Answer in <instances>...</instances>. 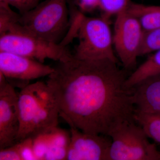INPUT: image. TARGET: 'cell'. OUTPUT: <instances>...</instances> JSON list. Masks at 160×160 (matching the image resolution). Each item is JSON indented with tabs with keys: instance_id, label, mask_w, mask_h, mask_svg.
I'll return each instance as SVG.
<instances>
[{
	"instance_id": "23",
	"label": "cell",
	"mask_w": 160,
	"mask_h": 160,
	"mask_svg": "<svg viewBox=\"0 0 160 160\" xmlns=\"http://www.w3.org/2000/svg\"><path fill=\"white\" fill-rule=\"evenodd\" d=\"M3 3H8L6 2V0H0V4Z\"/></svg>"
},
{
	"instance_id": "22",
	"label": "cell",
	"mask_w": 160,
	"mask_h": 160,
	"mask_svg": "<svg viewBox=\"0 0 160 160\" xmlns=\"http://www.w3.org/2000/svg\"><path fill=\"white\" fill-rule=\"evenodd\" d=\"M99 1V0H74L73 3L77 5L82 11H90L98 8Z\"/></svg>"
},
{
	"instance_id": "13",
	"label": "cell",
	"mask_w": 160,
	"mask_h": 160,
	"mask_svg": "<svg viewBox=\"0 0 160 160\" xmlns=\"http://www.w3.org/2000/svg\"><path fill=\"white\" fill-rule=\"evenodd\" d=\"M127 10L139 20L144 31L160 28V6L130 3Z\"/></svg>"
},
{
	"instance_id": "14",
	"label": "cell",
	"mask_w": 160,
	"mask_h": 160,
	"mask_svg": "<svg viewBox=\"0 0 160 160\" xmlns=\"http://www.w3.org/2000/svg\"><path fill=\"white\" fill-rule=\"evenodd\" d=\"M160 73V49L138 67L133 73L127 78L126 86L132 89L143 80Z\"/></svg>"
},
{
	"instance_id": "20",
	"label": "cell",
	"mask_w": 160,
	"mask_h": 160,
	"mask_svg": "<svg viewBox=\"0 0 160 160\" xmlns=\"http://www.w3.org/2000/svg\"><path fill=\"white\" fill-rule=\"evenodd\" d=\"M10 6L17 9L21 14L34 8L39 4L40 0H6Z\"/></svg>"
},
{
	"instance_id": "2",
	"label": "cell",
	"mask_w": 160,
	"mask_h": 160,
	"mask_svg": "<svg viewBox=\"0 0 160 160\" xmlns=\"http://www.w3.org/2000/svg\"><path fill=\"white\" fill-rule=\"evenodd\" d=\"M71 33L64 38L66 43L77 37L78 43L73 55L82 60L108 59L117 63L112 49L113 39L110 27L104 18H89L77 11Z\"/></svg>"
},
{
	"instance_id": "18",
	"label": "cell",
	"mask_w": 160,
	"mask_h": 160,
	"mask_svg": "<svg viewBox=\"0 0 160 160\" xmlns=\"http://www.w3.org/2000/svg\"><path fill=\"white\" fill-rule=\"evenodd\" d=\"M130 4L129 0H99L98 7L104 12V18H106L125 11Z\"/></svg>"
},
{
	"instance_id": "17",
	"label": "cell",
	"mask_w": 160,
	"mask_h": 160,
	"mask_svg": "<svg viewBox=\"0 0 160 160\" xmlns=\"http://www.w3.org/2000/svg\"><path fill=\"white\" fill-rule=\"evenodd\" d=\"M160 49V28L144 31L139 52L144 55Z\"/></svg>"
},
{
	"instance_id": "3",
	"label": "cell",
	"mask_w": 160,
	"mask_h": 160,
	"mask_svg": "<svg viewBox=\"0 0 160 160\" xmlns=\"http://www.w3.org/2000/svg\"><path fill=\"white\" fill-rule=\"evenodd\" d=\"M69 0H45L21 14L19 24L36 36L59 44L69 27Z\"/></svg>"
},
{
	"instance_id": "10",
	"label": "cell",
	"mask_w": 160,
	"mask_h": 160,
	"mask_svg": "<svg viewBox=\"0 0 160 160\" xmlns=\"http://www.w3.org/2000/svg\"><path fill=\"white\" fill-rule=\"evenodd\" d=\"M40 82L29 84L18 94L19 128L16 143L31 137L32 126L38 110Z\"/></svg>"
},
{
	"instance_id": "6",
	"label": "cell",
	"mask_w": 160,
	"mask_h": 160,
	"mask_svg": "<svg viewBox=\"0 0 160 160\" xmlns=\"http://www.w3.org/2000/svg\"><path fill=\"white\" fill-rule=\"evenodd\" d=\"M144 32L139 20L127 9L117 15L113 44L126 69L136 66Z\"/></svg>"
},
{
	"instance_id": "1",
	"label": "cell",
	"mask_w": 160,
	"mask_h": 160,
	"mask_svg": "<svg viewBox=\"0 0 160 160\" xmlns=\"http://www.w3.org/2000/svg\"><path fill=\"white\" fill-rule=\"evenodd\" d=\"M46 82L60 116L70 127L90 134L109 135L116 127L135 122L132 89L126 73L108 59L72 56L59 61Z\"/></svg>"
},
{
	"instance_id": "5",
	"label": "cell",
	"mask_w": 160,
	"mask_h": 160,
	"mask_svg": "<svg viewBox=\"0 0 160 160\" xmlns=\"http://www.w3.org/2000/svg\"><path fill=\"white\" fill-rule=\"evenodd\" d=\"M136 122L122 123L109 132L108 160H160V151Z\"/></svg>"
},
{
	"instance_id": "11",
	"label": "cell",
	"mask_w": 160,
	"mask_h": 160,
	"mask_svg": "<svg viewBox=\"0 0 160 160\" xmlns=\"http://www.w3.org/2000/svg\"><path fill=\"white\" fill-rule=\"evenodd\" d=\"M132 89L136 110L160 114V73L143 80Z\"/></svg>"
},
{
	"instance_id": "19",
	"label": "cell",
	"mask_w": 160,
	"mask_h": 160,
	"mask_svg": "<svg viewBox=\"0 0 160 160\" xmlns=\"http://www.w3.org/2000/svg\"><path fill=\"white\" fill-rule=\"evenodd\" d=\"M18 142L19 146L22 160H36L33 150L32 138H27Z\"/></svg>"
},
{
	"instance_id": "15",
	"label": "cell",
	"mask_w": 160,
	"mask_h": 160,
	"mask_svg": "<svg viewBox=\"0 0 160 160\" xmlns=\"http://www.w3.org/2000/svg\"><path fill=\"white\" fill-rule=\"evenodd\" d=\"M134 118L136 122L142 127L148 137L160 143V114L135 110Z\"/></svg>"
},
{
	"instance_id": "8",
	"label": "cell",
	"mask_w": 160,
	"mask_h": 160,
	"mask_svg": "<svg viewBox=\"0 0 160 160\" xmlns=\"http://www.w3.org/2000/svg\"><path fill=\"white\" fill-rule=\"evenodd\" d=\"M53 67L37 60L8 52L0 51V72L7 79L29 85V81L48 76L53 71Z\"/></svg>"
},
{
	"instance_id": "21",
	"label": "cell",
	"mask_w": 160,
	"mask_h": 160,
	"mask_svg": "<svg viewBox=\"0 0 160 160\" xmlns=\"http://www.w3.org/2000/svg\"><path fill=\"white\" fill-rule=\"evenodd\" d=\"M0 160H22L18 143L0 149Z\"/></svg>"
},
{
	"instance_id": "7",
	"label": "cell",
	"mask_w": 160,
	"mask_h": 160,
	"mask_svg": "<svg viewBox=\"0 0 160 160\" xmlns=\"http://www.w3.org/2000/svg\"><path fill=\"white\" fill-rule=\"evenodd\" d=\"M18 95L0 72V149L16 143L19 128Z\"/></svg>"
},
{
	"instance_id": "12",
	"label": "cell",
	"mask_w": 160,
	"mask_h": 160,
	"mask_svg": "<svg viewBox=\"0 0 160 160\" xmlns=\"http://www.w3.org/2000/svg\"><path fill=\"white\" fill-rule=\"evenodd\" d=\"M71 140L70 131L56 127L53 129L49 147L43 160L67 159Z\"/></svg>"
},
{
	"instance_id": "16",
	"label": "cell",
	"mask_w": 160,
	"mask_h": 160,
	"mask_svg": "<svg viewBox=\"0 0 160 160\" xmlns=\"http://www.w3.org/2000/svg\"><path fill=\"white\" fill-rule=\"evenodd\" d=\"M8 4H0V36L6 34L19 23L21 14L13 11Z\"/></svg>"
},
{
	"instance_id": "4",
	"label": "cell",
	"mask_w": 160,
	"mask_h": 160,
	"mask_svg": "<svg viewBox=\"0 0 160 160\" xmlns=\"http://www.w3.org/2000/svg\"><path fill=\"white\" fill-rule=\"evenodd\" d=\"M0 51L23 56L43 63L47 59L59 62L68 59L72 56L66 46L38 37L19 23L12 26L6 34L0 36Z\"/></svg>"
},
{
	"instance_id": "24",
	"label": "cell",
	"mask_w": 160,
	"mask_h": 160,
	"mask_svg": "<svg viewBox=\"0 0 160 160\" xmlns=\"http://www.w3.org/2000/svg\"></svg>"
},
{
	"instance_id": "9",
	"label": "cell",
	"mask_w": 160,
	"mask_h": 160,
	"mask_svg": "<svg viewBox=\"0 0 160 160\" xmlns=\"http://www.w3.org/2000/svg\"><path fill=\"white\" fill-rule=\"evenodd\" d=\"M68 160H108L112 141L105 135L90 134L70 127Z\"/></svg>"
}]
</instances>
